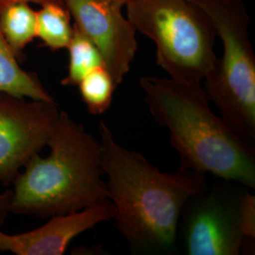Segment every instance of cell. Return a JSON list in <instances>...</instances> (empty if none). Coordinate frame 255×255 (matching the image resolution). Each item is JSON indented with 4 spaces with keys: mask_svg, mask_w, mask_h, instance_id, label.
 Returning a JSON list of instances; mask_svg holds the SVG:
<instances>
[{
    "mask_svg": "<svg viewBox=\"0 0 255 255\" xmlns=\"http://www.w3.org/2000/svg\"><path fill=\"white\" fill-rule=\"evenodd\" d=\"M99 134L101 169L119 233L136 254L173 253L182 209L208 186L205 176L182 168L161 172L144 155L121 146L104 121Z\"/></svg>",
    "mask_w": 255,
    "mask_h": 255,
    "instance_id": "obj_1",
    "label": "cell"
},
{
    "mask_svg": "<svg viewBox=\"0 0 255 255\" xmlns=\"http://www.w3.org/2000/svg\"><path fill=\"white\" fill-rule=\"evenodd\" d=\"M139 85L152 119L168 129L182 169L255 189V147L213 113L201 84L146 76Z\"/></svg>",
    "mask_w": 255,
    "mask_h": 255,
    "instance_id": "obj_2",
    "label": "cell"
},
{
    "mask_svg": "<svg viewBox=\"0 0 255 255\" xmlns=\"http://www.w3.org/2000/svg\"><path fill=\"white\" fill-rule=\"evenodd\" d=\"M47 146L49 155H33L12 182L10 213L49 219L110 201L100 141L65 111Z\"/></svg>",
    "mask_w": 255,
    "mask_h": 255,
    "instance_id": "obj_3",
    "label": "cell"
},
{
    "mask_svg": "<svg viewBox=\"0 0 255 255\" xmlns=\"http://www.w3.org/2000/svg\"><path fill=\"white\" fill-rule=\"evenodd\" d=\"M127 18L156 46V63L169 78L201 84L215 68L218 37L209 15L192 0H130Z\"/></svg>",
    "mask_w": 255,
    "mask_h": 255,
    "instance_id": "obj_4",
    "label": "cell"
},
{
    "mask_svg": "<svg viewBox=\"0 0 255 255\" xmlns=\"http://www.w3.org/2000/svg\"><path fill=\"white\" fill-rule=\"evenodd\" d=\"M212 20L223 55L204 79V91L237 134L255 140V55L242 0H192Z\"/></svg>",
    "mask_w": 255,
    "mask_h": 255,
    "instance_id": "obj_5",
    "label": "cell"
},
{
    "mask_svg": "<svg viewBox=\"0 0 255 255\" xmlns=\"http://www.w3.org/2000/svg\"><path fill=\"white\" fill-rule=\"evenodd\" d=\"M209 185L186 201L179 222L185 254L238 255L247 238L237 217L241 192L228 181Z\"/></svg>",
    "mask_w": 255,
    "mask_h": 255,
    "instance_id": "obj_6",
    "label": "cell"
},
{
    "mask_svg": "<svg viewBox=\"0 0 255 255\" xmlns=\"http://www.w3.org/2000/svg\"><path fill=\"white\" fill-rule=\"evenodd\" d=\"M59 114L56 101L0 91V183H12L27 161L47 146Z\"/></svg>",
    "mask_w": 255,
    "mask_h": 255,
    "instance_id": "obj_7",
    "label": "cell"
},
{
    "mask_svg": "<svg viewBox=\"0 0 255 255\" xmlns=\"http://www.w3.org/2000/svg\"><path fill=\"white\" fill-rule=\"evenodd\" d=\"M79 31L100 51L104 67L117 85L124 81L136 54V29L111 0H65Z\"/></svg>",
    "mask_w": 255,
    "mask_h": 255,
    "instance_id": "obj_8",
    "label": "cell"
},
{
    "mask_svg": "<svg viewBox=\"0 0 255 255\" xmlns=\"http://www.w3.org/2000/svg\"><path fill=\"white\" fill-rule=\"evenodd\" d=\"M115 209L110 201L85 209L57 215L38 228L9 235L0 231V252L15 255H63L74 238L112 220Z\"/></svg>",
    "mask_w": 255,
    "mask_h": 255,
    "instance_id": "obj_9",
    "label": "cell"
},
{
    "mask_svg": "<svg viewBox=\"0 0 255 255\" xmlns=\"http://www.w3.org/2000/svg\"><path fill=\"white\" fill-rule=\"evenodd\" d=\"M0 91L40 101H55L35 74L24 70L0 30Z\"/></svg>",
    "mask_w": 255,
    "mask_h": 255,
    "instance_id": "obj_10",
    "label": "cell"
},
{
    "mask_svg": "<svg viewBox=\"0 0 255 255\" xmlns=\"http://www.w3.org/2000/svg\"><path fill=\"white\" fill-rule=\"evenodd\" d=\"M0 30L18 57L36 38V11L23 1L0 6Z\"/></svg>",
    "mask_w": 255,
    "mask_h": 255,
    "instance_id": "obj_11",
    "label": "cell"
},
{
    "mask_svg": "<svg viewBox=\"0 0 255 255\" xmlns=\"http://www.w3.org/2000/svg\"><path fill=\"white\" fill-rule=\"evenodd\" d=\"M71 15L64 4L49 2L36 11V37L52 51L67 48L74 27Z\"/></svg>",
    "mask_w": 255,
    "mask_h": 255,
    "instance_id": "obj_12",
    "label": "cell"
},
{
    "mask_svg": "<svg viewBox=\"0 0 255 255\" xmlns=\"http://www.w3.org/2000/svg\"><path fill=\"white\" fill-rule=\"evenodd\" d=\"M67 49L69 52L68 72L61 82L64 86L78 85L87 74L98 67L104 66L98 48L75 27Z\"/></svg>",
    "mask_w": 255,
    "mask_h": 255,
    "instance_id": "obj_13",
    "label": "cell"
},
{
    "mask_svg": "<svg viewBox=\"0 0 255 255\" xmlns=\"http://www.w3.org/2000/svg\"><path fill=\"white\" fill-rule=\"evenodd\" d=\"M78 86L86 109L93 116H101L110 109L118 87L104 66L87 74Z\"/></svg>",
    "mask_w": 255,
    "mask_h": 255,
    "instance_id": "obj_14",
    "label": "cell"
},
{
    "mask_svg": "<svg viewBox=\"0 0 255 255\" xmlns=\"http://www.w3.org/2000/svg\"><path fill=\"white\" fill-rule=\"evenodd\" d=\"M239 227L247 239L255 238V196L249 191L240 193L237 204Z\"/></svg>",
    "mask_w": 255,
    "mask_h": 255,
    "instance_id": "obj_15",
    "label": "cell"
},
{
    "mask_svg": "<svg viewBox=\"0 0 255 255\" xmlns=\"http://www.w3.org/2000/svg\"><path fill=\"white\" fill-rule=\"evenodd\" d=\"M11 198V190L0 193V225L3 224L5 219H7L9 213V203Z\"/></svg>",
    "mask_w": 255,
    "mask_h": 255,
    "instance_id": "obj_16",
    "label": "cell"
},
{
    "mask_svg": "<svg viewBox=\"0 0 255 255\" xmlns=\"http://www.w3.org/2000/svg\"><path fill=\"white\" fill-rule=\"evenodd\" d=\"M14 1H23V2H27V3H36V4H46V3H49V2H55V3H61V4H64L65 0H0V6L6 4V3H9V2H14Z\"/></svg>",
    "mask_w": 255,
    "mask_h": 255,
    "instance_id": "obj_17",
    "label": "cell"
},
{
    "mask_svg": "<svg viewBox=\"0 0 255 255\" xmlns=\"http://www.w3.org/2000/svg\"><path fill=\"white\" fill-rule=\"evenodd\" d=\"M111 1L116 2V3H118V4L121 5V6H126V4H127L128 2L130 1V0H111Z\"/></svg>",
    "mask_w": 255,
    "mask_h": 255,
    "instance_id": "obj_18",
    "label": "cell"
}]
</instances>
